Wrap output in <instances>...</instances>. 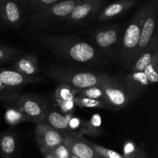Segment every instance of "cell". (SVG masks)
Instances as JSON below:
<instances>
[{
    "label": "cell",
    "mask_w": 158,
    "mask_h": 158,
    "mask_svg": "<svg viewBox=\"0 0 158 158\" xmlns=\"http://www.w3.org/2000/svg\"><path fill=\"white\" fill-rule=\"evenodd\" d=\"M64 143L72 154L79 158H101L88 143L83 135L74 133H65Z\"/></svg>",
    "instance_id": "cell-11"
},
{
    "label": "cell",
    "mask_w": 158,
    "mask_h": 158,
    "mask_svg": "<svg viewBox=\"0 0 158 158\" xmlns=\"http://www.w3.org/2000/svg\"><path fill=\"white\" fill-rule=\"evenodd\" d=\"M80 0H60L54 4L33 12L29 20L32 26L39 28L47 27L57 22L66 21V18Z\"/></svg>",
    "instance_id": "cell-5"
},
{
    "label": "cell",
    "mask_w": 158,
    "mask_h": 158,
    "mask_svg": "<svg viewBox=\"0 0 158 158\" xmlns=\"http://www.w3.org/2000/svg\"><path fill=\"white\" fill-rule=\"evenodd\" d=\"M138 147L136 146L135 143L127 140L123 144V157L125 158H131L136 154Z\"/></svg>",
    "instance_id": "cell-31"
},
{
    "label": "cell",
    "mask_w": 158,
    "mask_h": 158,
    "mask_svg": "<svg viewBox=\"0 0 158 158\" xmlns=\"http://www.w3.org/2000/svg\"><path fill=\"white\" fill-rule=\"evenodd\" d=\"M23 17L19 0H3L0 2V19L9 27H19L23 23Z\"/></svg>",
    "instance_id": "cell-13"
},
{
    "label": "cell",
    "mask_w": 158,
    "mask_h": 158,
    "mask_svg": "<svg viewBox=\"0 0 158 158\" xmlns=\"http://www.w3.org/2000/svg\"><path fill=\"white\" fill-rule=\"evenodd\" d=\"M56 105L60 108L62 114H66L74 112L76 105L73 100H56Z\"/></svg>",
    "instance_id": "cell-30"
},
{
    "label": "cell",
    "mask_w": 158,
    "mask_h": 158,
    "mask_svg": "<svg viewBox=\"0 0 158 158\" xmlns=\"http://www.w3.org/2000/svg\"><path fill=\"white\" fill-rule=\"evenodd\" d=\"M88 143L101 158H125L123 154H120V153L117 152L114 150L106 148L105 147L101 146V145L94 143L90 140H88Z\"/></svg>",
    "instance_id": "cell-28"
},
{
    "label": "cell",
    "mask_w": 158,
    "mask_h": 158,
    "mask_svg": "<svg viewBox=\"0 0 158 158\" xmlns=\"http://www.w3.org/2000/svg\"><path fill=\"white\" fill-rule=\"evenodd\" d=\"M137 2L138 0H117L102 9L97 15V20L104 22L118 17L134 7Z\"/></svg>",
    "instance_id": "cell-15"
},
{
    "label": "cell",
    "mask_w": 158,
    "mask_h": 158,
    "mask_svg": "<svg viewBox=\"0 0 158 158\" xmlns=\"http://www.w3.org/2000/svg\"><path fill=\"white\" fill-rule=\"evenodd\" d=\"M17 134L9 129L0 133V155L3 158H14L17 150Z\"/></svg>",
    "instance_id": "cell-18"
},
{
    "label": "cell",
    "mask_w": 158,
    "mask_h": 158,
    "mask_svg": "<svg viewBox=\"0 0 158 158\" xmlns=\"http://www.w3.org/2000/svg\"><path fill=\"white\" fill-rule=\"evenodd\" d=\"M158 49V40L157 32L156 29L152 40L150 43L149 46L146 49L140 53V55L131 63L128 67L130 72H137V71H143L148 64L151 63L153 58L154 52Z\"/></svg>",
    "instance_id": "cell-16"
},
{
    "label": "cell",
    "mask_w": 158,
    "mask_h": 158,
    "mask_svg": "<svg viewBox=\"0 0 158 158\" xmlns=\"http://www.w3.org/2000/svg\"><path fill=\"white\" fill-rule=\"evenodd\" d=\"M77 96L87 97V98L105 100V101H106V100H105L104 93H103V89H102V87L100 86V84L94 85V86H89V87L80 89V90L79 91V94ZM106 103H107V102H106Z\"/></svg>",
    "instance_id": "cell-26"
},
{
    "label": "cell",
    "mask_w": 158,
    "mask_h": 158,
    "mask_svg": "<svg viewBox=\"0 0 158 158\" xmlns=\"http://www.w3.org/2000/svg\"><path fill=\"white\" fill-rule=\"evenodd\" d=\"M43 122L63 134L68 132V120L66 115L54 110L48 109Z\"/></svg>",
    "instance_id": "cell-19"
},
{
    "label": "cell",
    "mask_w": 158,
    "mask_h": 158,
    "mask_svg": "<svg viewBox=\"0 0 158 158\" xmlns=\"http://www.w3.org/2000/svg\"><path fill=\"white\" fill-rule=\"evenodd\" d=\"M131 158H148V157L143 147H138L136 154Z\"/></svg>",
    "instance_id": "cell-32"
},
{
    "label": "cell",
    "mask_w": 158,
    "mask_h": 158,
    "mask_svg": "<svg viewBox=\"0 0 158 158\" xmlns=\"http://www.w3.org/2000/svg\"><path fill=\"white\" fill-rule=\"evenodd\" d=\"M14 103L26 117L27 122L34 123L43 122L49 109L46 100L33 94H20Z\"/></svg>",
    "instance_id": "cell-7"
},
{
    "label": "cell",
    "mask_w": 158,
    "mask_h": 158,
    "mask_svg": "<svg viewBox=\"0 0 158 158\" xmlns=\"http://www.w3.org/2000/svg\"><path fill=\"white\" fill-rule=\"evenodd\" d=\"M123 29L120 25H110L95 29L91 33L93 45L103 56L118 60Z\"/></svg>",
    "instance_id": "cell-4"
},
{
    "label": "cell",
    "mask_w": 158,
    "mask_h": 158,
    "mask_svg": "<svg viewBox=\"0 0 158 158\" xmlns=\"http://www.w3.org/2000/svg\"><path fill=\"white\" fill-rule=\"evenodd\" d=\"M81 2H102L103 0H80Z\"/></svg>",
    "instance_id": "cell-34"
},
{
    "label": "cell",
    "mask_w": 158,
    "mask_h": 158,
    "mask_svg": "<svg viewBox=\"0 0 158 158\" xmlns=\"http://www.w3.org/2000/svg\"><path fill=\"white\" fill-rule=\"evenodd\" d=\"M100 85L104 93L105 100L114 110H120L131 103L123 83V77L110 75Z\"/></svg>",
    "instance_id": "cell-6"
},
{
    "label": "cell",
    "mask_w": 158,
    "mask_h": 158,
    "mask_svg": "<svg viewBox=\"0 0 158 158\" xmlns=\"http://www.w3.org/2000/svg\"><path fill=\"white\" fill-rule=\"evenodd\" d=\"M12 68L28 77H37L40 73L38 60L34 54L20 55L14 60Z\"/></svg>",
    "instance_id": "cell-17"
},
{
    "label": "cell",
    "mask_w": 158,
    "mask_h": 158,
    "mask_svg": "<svg viewBox=\"0 0 158 158\" xmlns=\"http://www.w3.org/2000/svg\"><path fill=\"white\" fill-rule=\"evenodd\" d=\"M4 119L6 123L12 127L16 126L24 122H27L26 117L15 106V103L8 106L5 113Z\"/></svg>",
    "instance_id": "cell-22"
},
{
    "label": "cell",
    "mask_w": 158,
    "mask_h": 158,
    "mask_svg": "<svg viewBox=\"0 0 158 158\" xmlns=\"http://www.w3.org/2000/svg\"><path fill=\"white\" fill-rule=\"evenodd\" d=\"M34 136L42 154L50 151L57 145L64 143L63 133L44 122L35 123Z\"/></svg>",
    "instance_id": "cell-9"
},
{
    "label": "cell",
    "mask_w": 158,
    "mask_h": 158,
    "mask_svg": "<svg viewBox=\"0 0 158 158\" xmlns=\"http://www.w3.org/2000/svg\"><path fill=\"white\" fill-rule=\"evenodd\" d=\"M150 84H154L158 81V49L154 52L151 63L143 70Z\"/></svg>",
    "instance_id": "cell-24"
},
{
    "label": "cell",
    "mask_w": 158,
    "mask_h": 158,
    "mask_svg": "<svg viewBox=\"0 0 158 158\" xmlns=\"http://www.w3.org/2000/svg\"><path fill=\"white\" fill-rule=\"evenodd\" d=\"M39 41L65 61L84 66H103L107 62L94 45L75 36L43 35Z\"/></svg>",
    "instance_id": "cell-1"
},
{
    "label": "cell",
    "mask_w": 158,
    "mask_h": 158,
    "mask_svg": "<svg viewBox=\"0 0 158 158\" xmlns=\"http://www.w3.org/2000/svg\"><path fill=\"white\" fill-rule=\"evenodd\" d=\"M157 12L158 0H149L148 10H147L146 16H145L144 21H143V26H142L140 39H139L137 46H136L135 50L133 53L130 65L149 46L153 36H154V32L156 31V22H157Z\"/></svg>",
    "instance_id": "cell-8"
},
{
    "label": "cell",
    "mask_w": 158,
    "mask_h": 158,
    "mask_svg": "<svg viewBox=\"0 0 158 158\" xmlns=\"http://www.w3.org/2000/svg\"><path fill=\"white\" fill-rule=\"evenodd\" d=\"M3 1V0H0V2H2Z\"/></svg>",
    "instance_id": "cell-36"
},
{
    "label": "cell",
    "mask_w": 158,
    "mask_h": 158,
    "mask_svg": "<svg viewBox=\"0 0 158 158\" xmlns=\"http://www.w3.org/2000/svg\"><path fill=\"white\" fill-rule=\"evenodd\" d=\"M102 2H81L77 3L66 18V23L70 25H84L97 15L104 6Z\"/></svg>",
    "instance_id": "cell-10"
},
{
    "label": "cell",
    "mask_w": 158,
    "mask_h": 158,
    "mask_svg": "<svg viewBox=\"0 0 158 158\" xmlns=\"http://www.w3.org/2000/svg\"><path fill=\"white\" fill-rule=\"evenodd\" d=\"M2 101V100H1V98H0V102H1Z\"/></svg>",
    "instance_id": "cell-37"
},
{
    "label": "cell",
    "mask_w": 158,
    "mask_h": 158,
    "mask_svg": "<svg viewBox=\"0 0 158 158\" xmlns=\"http://www.w3.org/2000/svg\"><path fill=\"white\" fill-rule=\"evenodd\" d=\"M21 54V51L17 48L0 44V64L15 60Z\"/></svg>",
    "instance_id": "cell-25"
},
{
    "label": "cell",
    "mask_w": 158,
    "mask_h": 158,
    "mask_svg": "<svg viewBox=\"0 0 158 158\" xmlns=\"http://www.w3.org/2000/svg\"><path fill=\"white\" fill-rule=\"evenodd\" d=\"M47 152L50 153L52 156L56 158H69L71 155L70 151L65 143L57 145Z\"/></svg>",
    "instance_id": "cell-29"
},
{
    "label": "cell",
    "mask_w": 158,
    "mask_h": 158,
    "mask_svg": "<svg viewBox=\"0 0 158 158\" xmlns=\"http://www.w3.org/2000/svg\"><path fill=\"white\" fill-rule=\"evenodd\" d=\"M22 5H25L26 7L33 12L45 9L60 0H19Z\"/></svg>",
    "instance_id": "cell-27"
},
{
    "label": "cell",
    "mask_w": 158,
    "mask_h": 158,
    "mask_svg": "<svg viewBox=\"0 0 158 158\" xmlns=\"http://www.w3.org/2000/svg\"><path fill=\"white\" fill-rule=\"evenodd\" d=\"M42 81L40 77H28L15 69L0 68V83L7 89L19 92L21 88L29 83Z\"/></svg>",
    "instance_id": "cell-12"
},
{
    "label": "cell",
    "mask_w": 158,
    "mask_h": 158,
    "mask_svg": "<svg viewBox=\"0 0 158 158\" xmlns=\"http://www.w3.org/2000/svg\"><path fill=\"white\" fill-rule=\"evenodd\" d=\"M148 3L149 0H146L140 5L122 34L120 52L117 60L122 68L127 69L131 63L133 53L140 39Z\"/></svg>",
    "instance_id": "cell-3"
},
{
    "label": "cell",
    "mask_w": 158,
    "mask_h": 158,
    "mask_svg": "<svg viewBox=\"0 0 158 158\" xmlns=\"http://www.w3.org/2000/svg\"><path fill=\"white\" fill-rule=\"evenodd\" d=\"M69 158H79V157H76V156H74L73 154H71V155H70V157H69Z\"/></svg>",
    "instance_id": "cell-35"
},
{
    "label": "cell",
    "mask_w": 158,
    "mask_h": 158,
    "mask_svg": "<svg viewBox=\"0 0 158 158\" xmlns=\"http://www.w3.org/2000/svg\"><path fill=\"white\" fill-rule=\"evenodd\" d=\"M123 83L131 102L143 95L151 85L143 71L130 72L127 75L123 77Z\"/></svg>",
    "instance_id": "cell-14"
},
{
    "label": "cell",
    "mask_w": 158,
    "mask_h": 158,
    "mask_svg": "<svg viewBox=\"0 0 158 158\" xmlns=\"http://www.w3.org/2000/svg\"><path fill=\"white\" fill-rule=\"evenodd\" d=\"M80 90V89H75L63 83H58V86L54 92V99L61 100H73L74 98L78 95Z\"/></svg>",
    "instance_id": "cell-23"
},
{
    "label": "cell",
    "mask_w": 158,
    "mask_h": 158,
    "mask_svg": "<svg viewBox=\"0 0 158 158\" xmlns=\"http://www.w3.org/2000/svg\"><path fill=\"white\" fill-rule=\"evenodd\" d=\"M102 119L100 114H94L90 120H83L80 130V135H89L90 137H98L103 135L101 127Z\"/></svg>",
    "instance_id": "cell-20"
},
{
    "label": "cell",
    "mask_w": 158,
    "mask_h": 158,
    "mask_svg": "<svg viewBox=\"0 0 158 158\" xmlns=\"http://www.w3.org/2000/svg\"><path fill=\"white\" fill-rule=\"evenodd\" d=\"M43 156L44 158H56V157H54V156H52V154L49 152L44 153V154H43Z\"/></svg>",
    "instance_id": "cell-33"
},
{
    "label": "cell",
    "mask_w": 158,
    "mask_h": 158,
    "mask_svg": "<svg viewBox=\"0 0 158 158\" xmlns=\"http://www.w3.org/2000/svg\"><path fill=\"white\" fill-rule=\"evenodd\" d=\"M76 106L86 109H104L106 110H114L112 106L105 100L97 99L87 98V97L77 96L73 100Z\"/></svg>",
    "instance_id": "cell-21"
},
{
    "label": "cell",
    "mask_w": 158,
    "mask_h": 158,
    "mask_svg": "<svg viewBox=\"0 0 158 158\" xmlns=\"http://www.w3.org/2000/svg\"><path fill=\"white\" fill-rule=\"evenodd\" d=\"M46 74L57 83H63L77 89L100 84L110 76L106 72L77 70L62 66H49L46 68Z\"/></svg>",
    "instance_id": "cell-2"
}]
</instances>
